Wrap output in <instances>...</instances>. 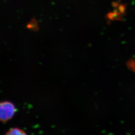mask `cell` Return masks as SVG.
<instances>
[{
    "label": "cell",
    "instance_id": "7a4b0ae2",
    "mask_svg": "<svg viewBox=\"0 0 135 135\" xmlns=\"http://www.w3.org/2000/svg\"><path fill=\"white\" fill-rule=\"evenodd\" d=\"M5 135H28L23 130L18 128H13L8 130Z\"/></svg>",
    "mask_w": 135,
    "mask_h": 135
},
{
    "label": "cell",
    "instance_id": "6da1fadb",
    "mask_svg": "<svg viewBox=\"0 0 135 135\" xmlns=\"http://www.w3.org/2000/svg\"><path fill=\"white\" fill-rule=\"evenodd\" d=\"M16 111L15 105L10 101L0 102V122H7L12 119Z\"/></svg>",
    "mask_w": 135,
    "mask_h": 135
}]
</instances>
